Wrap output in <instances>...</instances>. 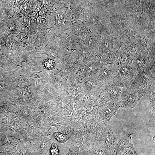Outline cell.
I'll return each instance as SVG.
<instances>
[{
    "instance_id": "6da1fadb",
    "label": "cell",
    "mask_w": 155,
    "mask_h": 155,
    "mask_svg": "<svg viewBox=\"0 0 155 155\" xmlns=\"http://www.w3.org/2000/svg\"><path fill=\"white\" fill-rule=\"evenodd\" d=\"M107 95L110 101H119L127 96L133 89L132 82L125 81L115 78L106 87Z\"/></svg>"
},
{
    "instance_id": "7a4b0ae2",
    "label": "cell",
    "mask_w": 155,
    "mask_h": 155,
    "mask_svg": "<svg viewBox=\"0 0 155 155\" xmlns=\"http://www.w3.org/2000/svg\"><path fill=\"white\" fill-rule=\"evenodd\" d=\"M119 66L116 63L104 64L96 81L100 88L106 87L116 77Z\"/></svg>"
},
{
    "instance_id": "3957f363",
    "label": "cell",
    "mask_w": 155,
    "mask_h": 155,
    "mask_svg": "<svg viewBox=\"0 0 155 155\" xmlns=\"http://www.w3.org/2000/svg\"><path fill=\"white\" fill-rule=\"evenodd\" d=\"M58 69L68 75L80 76L85 66L80 64L71 54L65 55L58 63Z\"/></svg>"
},
{
    "instance_id": "277c9868",
    "label": "cell",
    "mask_w": 155,
    "mask_h": 155,
    "mask_svg": "<svg viewBox=\"0 0 155 155\" xmlns=\"http://www.w3.org/2000/svg\"><path fill=\"white\" fill-rule=\"evenodd\" d=\"M137 69L132 63H125L119 66L117 75L115 78L123 81L132 82L134 80Z\"/></svg>"
},
{
    "instance_id": "5b68a950",
    "label": "cell",
    "mask_w": 155,
    "mask_h": 155,
    "mask_svg": "<svg viewBox=\"0 0 155 155\" xmlns=\"http://www.w3.org/2000/svg\"><path fill=\"white\" fill-rule=\"evenodd\" d=\"M79 63L85 66L88 63L100 60L93 52L83 46L71 53Z\"/></svg>"
},
{
    "instance_id": "8992f818",
    "label": "cell",
    "mask_w": 155,
    "mask_h": 155,
    "mask_svg": "<svg viewBox=\"0 0 155 155\" xmlns=\"http://www.w3.org/2000/svg\"><path fill=\"white\" fill-rule=\"evenodd\" d=\"M103 65L100 60L88 63L80 76L81 78H89L97 81Z\"/></svg>"
},
{
    "instance_id": "52a82bcc",
    "label": "cell",
    "mask_w": 155,
    "mask_h": 155,
    "mask_svg": "<svg viewBox=\"0 0 155 155\" xmlns=\"http://www.w3.org/2000/svg\"><path fill=\"white\" fill-rule=\"evenodd\" d=\"M57 15L58 29L68 31L74 19L72 12L67 9H62L58 11Z\"/></svg>"
},
{
    "instance_id": "ba28073f",
    "label": "cell",
    "mask_w": 155,
    "mask_h": 155,
    "mask_svg": "<svg viewBox=\"0 0 155 155\" xmlns=\"http://www.w3.org/2000/svg\"><path fill=\"white\" fill-rule=\"evenodd\" d=\"M85 40L72 35H69L62 44L67 54L72 53L83 46Z\"/></svg>"
},
{
    "instance_id": "9c48e42d",
    "label": "cell",
    "mask_w": 155,
    "mask_h": 155,
    "mask_svg": "<svg viewBox=\"0 0 155 155\" xmlns=\"http://www.w3.org/2000/svg\"><path fill=\"white\" fill-rule=\"evenodd\" d=\"M87 26L85 21H75L68 30V34L85 40L88 33Z\"/></svg>"
},
{
    "instance_id": "30bf717a",
    "label": "cell",
    "mask_w": 155,
    "mask_h": 155,
    "mask_svg": "<svg viewBox=\"0 0 155 155\" xmlns=\"http://www.w3.org/2000/svg\"><path fill=\"white\" fill-rule=\"evenodd\" d=\"M80 84L83 90L87 93L97 91L100 88L96 80L89 78H81Z\"/></svg>"
},
{
    "instance_id": "8fae6325",
    "label": "cell",
    "mask_w": 155,
    "mask_h": 155,
    "mask_svg": "<svg viewBox=\"0 0 155 155\" xmlns=\"http://www.w3.org/2000/svg\"><path fill=\"white\" fill-rule=\"evenodd\" d=\"M43 64L44 68L49 70H54L56 67V62L50 59L44 60L43 62Z\"/></svg>"
},
{
    "instance_id": "7c38bea8",
    "label": "cell",
    "mask_w": 155,
    "mask_h": 155,
    "mask_svg": "<svg viewBox=\"0 0 155 155\" xmlns=\"http://www.w3.org/2000/svg\"><path fill=\"white\" fill-rule=\"evenodd\" d=\"M53 136L60 142H65L67 140L66 134L64 133L59 132H56L53 134Z\"/></svg>"
},
{
    "instance_id": "4fadbf2b",
    "label": "cell",
    "mask_w": 155,
    "mask_h": 155,
    "mask_svg": "<svg viewBox=\"0 0 155 155\" xmlns=\"http://www.w3.org/2000/svg\"><path fill=\"white\" fill-rule=\"evenodd\" d=\"M50 153L52 155H58L59 150L58 146L55 143H53L52 145L50 150Z\"/></svg>"
},
{
    "instance_id": "5bb4252c",
    "label": "cell",
    "mask_w": 155,
    "mask_h": 155,
    "mask_svg": "<svg viewBox=\"0 0 155 155\" xmlns=\"http://www.w3.org/2000/svg\"><path fill=\"white\" fill-rule=\"evenodd\" d=\"M7 87V86L5 84H0V90L3 89Z\"/></svg>"
}]
</instances>
